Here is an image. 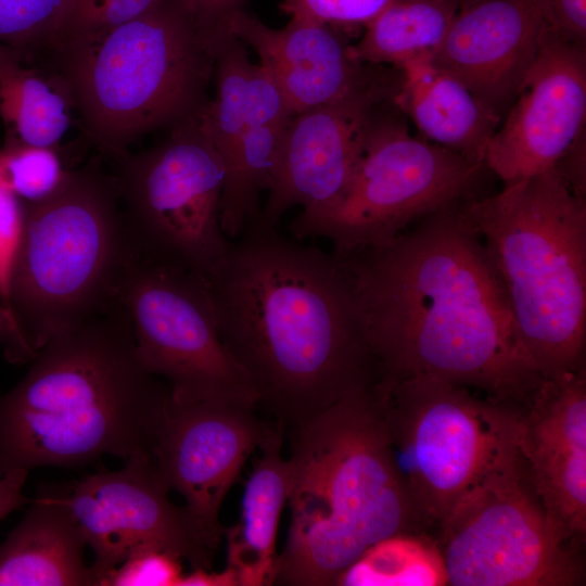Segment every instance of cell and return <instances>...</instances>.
Listing matches in <instances>:
<instances>
[{
  "mask_svg": "<svg viewBox=\"0 0 586 586\" xmlns=\"http://www.w3.org/2000/svg\"><path fill=\"white\" fill-rule=\"evenodd\" d=\"M462 201L388 242L333 254L381 379H437L524 405L545 379Z\"/></svg>",
  "mask_w": 586,
  "mask_h": 586,
  "instance_id": "6da1fadb",
  "label": "cell"
},
{
  "mask_svg": "<svg viewBox=\"0 0 586 586\" xmlns=\"http://www.w3.org/2000/svg\"><path fill=\"white\" fill-rule=\"evenodd\" d=\"M209 284L222 343L285 433L381 379L333 253L254 224Z\"/></svg>",
  "mask_w": 586,
  "mask_h": 586,
  "instance_id": "7a4b0ae2",
  "label": "cell"
},
{
  "mask_svg": "<svg viewBox=\"0 0 586 586\" xmlns=\"http://www.w3.org/2000/svg\"><path fill=\"white\" fill-rule=\"evenodd\" d=\"M0 396V472L153 457L170 387L138 356L115 297L53 336Z\"/></svg>",
  "mask_w": 586,
  "mask_h": 586,
  "instance_id": "3957f363",
  "label": "cell"
},
{
  "mask_svg": "<svg viewBox=\"0 0 586 586\" xmlns=\"http://www.w3.org/2000/svg\"><path fill=\"white\" fill-rule=\"evenodd\" d=\"M374 386L285 433L290 524L273 585H336L377 542L428 534L392 461Z\"/></svg>",
  "mask_w": 586,
  "mask_h": 586,
  "instance_id": "277c9868",
  "label": "cell"
},
{
  "mask_svg": "<svg viewBox=\"0 0 586 586\" xmlns=\"http://www.w3.org/2000/svg\"><path fill=\"white\" fill-rule=\"evenodd\" d=\"M463 214L499 276L522 344L544 379L585 368L586 202L557 166L469 196Z\"/></svg>",
  "mask_w": 586,
  "mask_h": 586,
  "instance_id": "5b68a950",
  "label": "cell"
},
{
  "mask_svg": "<svg viewBox=\"0 0 586 586\" xmlns=\"http://www.w3.org/2000/svg\"><path fill=\"white\" fill-rule=\"evenodd\" d=\"M219 44L173 0L103 33L55 48L82 129L116 158L137 139L196 114Z\"/></svg>",
  "mask_w": 586,
  "mask_h": 586,
  "instance_id": "8992f818",
  "label": "cell"
},
{
  "mask_svg": "<svg viewBox=\"0 0 586 586\" xmlns=\"http://www.w3.org/2000/svg\"><path fill=\"white\" fill-rule=\"evenodd\" d=\"M135 252L115 179L93 167L66 170L51 194L23 203L8 308L25 360L103 310Z\"/></svg>",
  "mask_w": 586,
  "mask_h": 586,
  "instance_id": "52a82bcc",
  "label": "cell"
},
{
  "mask_svg": "<svg viewBox=\"0 0 586 586\" xmlns=\"http://www.w3.org/2000/svg\"><path fill=\"white\" fill-rule=\"evenodd\" d=\"M388 450L416 515L438 530L455 505L519 438V404L431 378L374 386Z\"/></svg>",
  "mask_w": 586,
  "mask_h": 586,
  "instance_id": "ba28073f",
  "label": "cell"
},
{
  "mask_svg": "<svg viewBox=\"0 0 586 586\" xmlns=\"http://www.w3.org/2000/svg\"><path fill=\"white\" fill-rule=\"evenodd\" d=\"M437 531L448 585L574 586L584 581L581 549L550 523L518 442L469 488Z\"/></svg>",
  "mask_w": 586,
  "mask_h": 586,
  "instance_id": "9c48e42d",
  "label": "cell"
},
{
  "mask_svg": "<svg viewBox=\"0 0 586 586\" xmlns=\"http://www.w3.org/2000/svg\"><path fill=\"white\" fill-rule=\"evenodd\" d=\"M200 112L161 143L120 158L114 179L137 254L209 280L231 240L220 225L225 168Z\"/></svg>",
  "mask_w": 586,
  "mask_h": 586,
  "instance_id": "30bf717a",
  "label": "cell"
},
{
  "mask_svg": "<svg viewBox=\"0 0 586 586\" xmlns=\"http://www.w3.org/2000/svg\"><path fill=\"white\" fill-rule=\"evenodd\" d=\"M483 168L378 116L341 195L316 214H298L288 229L301 241L329 239L333 252L383 244L411 222L469 198Z\"/></svg>",
  "mask_w": 586,
  "mask_h": 586,
  "instance_id": "8fae6325",
  "label": "cell"
},
{
  "mask_svg": "<svg viewBox=\"0 0 586 586\" xmlns=\"http://www.w3.org/2000/svg\"><path fill=\"white\" fill-rule=\"evenodd\" d=\"M115 296L140 360L169 385L173 399L256 406L245 372L220 339L208 279L135 252Z\"/></svg>",
  "mask_w": 586,
  "mask_h": 586,
  "instance_id": "7c38bea8",
  "label": "cell"
},
{
  "mask_svg": "<svg viewBox=\"0 0 586 586\" xmlns=\"http://www.w3.org/2000/svg\"><path fill=\"white\" fill-rule=\"evenodd\" d=\"M153 457L128 458L124 468L91 474L61 493L94 561L92 585L143 548L168 551L192 568L212 569L215 552L204 543L187 509L168 499Z\"/></svg>",
  "mask_w": 586,
  "mask_h": 586,
  "instance_id": "4fadbf2b",
  "label": "cell"
},
{
  "mask_svg": "<svg viewBox=\"0 0 586 586\" xmlns=\"http://www.w3.org/2000/svg\"><path fill=\"white\" fill-rule=\"evenodd\" d=\"M272 424L251 404L180 402L170 395L153 461L168 489L184 498V508L214 552L224 537L222 501Z\"/></svg>",
  "mask_w": 586,
  "mask_h": 586,
  "instance_id": "5bb4252c",
  "label": "cell"
},
{
  "mask_svg": "<svg viewBox=\"0 0 586 586\" xmlns=\"http://www.w3.org/2000/svg\"><path fill=\"white\" fill-rule=\"evenodd\" d=\"M586 46L545 26L536 56L493 135L484 166L505 184L553 168L584 133Z\"/></svg>",
  "mask_w": 586,
  "mask_h": 586,
  "instance_id": "9a60e30c",
  "label": "cell"
},
{
  "mask_svg": "<svg viewBox=\"0 0 586 586\" xmlns=\"http://www.w3.org/2000/svg\"><path fill=\"white\" fill-rule=\"evenodd\" d=\"M390 91L382 81L295 114L284 131L268 198L255 224L278 228L293 206L301 205L300 214L307 216L331 205L345 189L378 117L375 110Z\"/></svg>",
  "mask_w": 586,
  "mask_h": 586,
  "instance_id": "2e32d148",
  "label": "cell"
},
{
  "mask_svg": "<svg viewBox=\"0 0 586 586\" xmlns=\"http://www.w3.org/2000/svg\"><path fill=\"white\" fill-rule=\"evenodd\" d=\"M518 445L550 523L581 549L586 532L585 368L542 382L521 406Z\"/></svg>",
  "mask_w": 586,
  "mask_h": 586,
  "instance_id": "e0dca14e",
  "label": "cell"
},
{
  "mask_svg": "<svg viewBox=\"0 0 586 586\" xmlns=\"http://www.w3.org/2000/svg\"><path fill=\"white\" fill-rule=\"evenodd\" d=\"M545 26L534 0H470L460 5L431 61L502 118Z\"/></svg>",
  "mask_w": 586,
  "mask_h": 586,
  "instance_id": "ac0fdd59",
  "label": "cell"
},
{
  "mask_svg": "<svg viewBox=\"0 0 586 586\" xmlns=\"http://www.w3.org/2000/svg\"><path fill=\"white\" fill-rule=\"evenodd\" d=\"M228 29L257 53L293 116L384 81L370 64L349 56V44L333 27L290 20L276 29L243 9L229 18Z\"/></svg>",
  "mask_w": 586,
  "mask_h": 586,
  "instance_id": "d6986e66",
  "label": "cell"
},
{
  "mask_svg": "<svg viewBox=\"0 0 586 586\" xmlns=\"http://www.w3.org/2000/svg\"><path fill=\"white\" fill-rule=\"evenodd\" d=\"M398 68L402 77L393 95L397 107L426 140L484 165L486 149L502 118L431 59Z\"/></svg>",
  "mask_w": 586,
  "mask_h": 586,
  "instance_id": "ffe728a7",
  "label": "cell"
},
{
  "mask_svg": "<svg viewBox=\"0 0 586 586\" xmlns=\"http://www.w3.org/2000/svg\"><path fill=\"white\" fill-rule=\"evenodd\" d=\"M86 546L61 493L40 495L0 545V586L92 585Z\"/></svg>",
  "mask_w": 586,
  "mask_h": 586,
  "instance_id": "44dd1931",
  "label": "cell"
},
{
  "mask_svg": "<svg viewBox=\"0 0 586 586\" xmlns=\"http://www.w3.org/2000/svg\"><path fill=\"white\" fill-rule=\"evenodd\" d=\"M284 428L275 422L245 483L240 517L224 530L227 568L239 586L273 585L280 517L288 502L289 463L282 456Z\"/></svg>",
  "mask_w": 586,
  "mask_h": 586,
  "instance_id": "7402d4cb",
  "label": "cell"
},
{
  "mask_svg": "<svg viewBox=\"0 0 586 586\" xmlns=\"http://www.w3.org/2000/svg\"><path fill=\"white\" fill-rule=\"evenodd\" d=\"M0 43V117L7 135L22 143L56 149L71 125L74 107L62 78L30 66Z\"/></svg>",
  "mask_w": 586,
  "mask_h": 586,
  "instance_id": "603a6c76",
  "label": "cell"
},
{
  "mask_svg": "<svg viewBox=\"0 0 586 586\" xmlns=\"http://www.w3.org/2000/svg\"><path fill=\"white\" fill-rule=\"evenodd\" d=\"M458 0H390L365 27L349 56L360 63L397 67L431 59L455 18Z\"/></svg>",
  "mask_w": 586,
  "mask_h": 586,
  "instance_id": "cb8c5ba5",
  "label": "cell"
},
{
  "mask_svg": "<svg viewBox=\"0 0 586 586\" xmlns=\"http://www.w3.org/2000/svg\"><path fill=\"white\" fill-rule=\"evenodd\" d=\"M336 585H448L437 539L426 533H397L369 547L337 578Z\"/></svg>",
  "mask_w": 586,
  "mask_h": 586,
  "instance_id": "d4e9b609",
  "label": "cell"
},
{
  "mask_svg": "<svg viewBox=\"0 0 586 586\" xmlns=\"http://www.w3.org/2000/svg\"><path fill=\"white\" fill-rule=\"evenodd\" d=\"M72 0H0V43L34 63L54 48Z\"/></svg>",
  "mask_w": 586,
  "mask_h": 586,
  "instance_id": "484cf974",
  "label": "cell"
},
{
  "mask_svg": "<svg viewBox=\"0 0 586 586\" xmlns=\"http://www.w3.org/2000/svg\"><path fill=\"white\" fill-rule=\"evenodd\" d=\"M0 167L9 186L23 203L47 198L56 189L66 171L56 149L25 144L8 135L0 151Z\"/></svg>",
  "mask_w": 586,
  "mask_h": 586,
  "instance_id": "4316f807",
  "label": "cell"
},
{
  "mask_svg": "<svg viewBox=\"0 0 586 586\" xmlns=\"http://www.w3.org/2000/svg\"><path fill=\"white\" fill-rule=\"evenodd\" d=\"M166 0H72L52 51L72 40L90 37L136 18Z\"/></svg>",
  "mask_w": 586,
  "mask_h": 586,
  "instance_id": "83f0119b",
  "label": "cell"
},
{
  "mask_svg": "<svg viewBox=\"0 0 586 586\" xmlns=\"http://www.w3.org/2000/svg\"><path fill=\"white\" fill-rule=\"evenodd\" d=\"M390 0H281L290 20L330 27L366 25Z\"/></svg>",
  "mask_w": 586,
  "mask_h": 586,
  "instance_id": "f1b7e54d",
  "label": "cell"
},
{
  "mask_svg": "<svg viewBox=\"0 0 586 586\" xmlns=\"http://www.w3.org/2000/svg\"><path fill=\"white\" fill-rule=\"evenodd\" d=\"M182 574L179 557L149 547L124 560L107 575L102 586H177Z\"/></svg>",
  "mask_w": 586,
  "mask_h": 586,
  "instance_id": "f546056e",
  "label": "cell"
},
{
  "mask_svg": "<svg viewBox=\"0 0 586 586\" xmlns=\"http://www.w3.org/2000/svg\"><path fill=\"white\" fill-rule=\"evenodd\" d=\"M249 124L286 123L291 114L281 91L259 64H251L246 80Z\"/></svg>",
  "mask_w": 586,
  "mask_h": 586,
  "instance_id": "4dcf8cb0",
  "label": "cell"
},
{
  "mask_svg": "<svg viewBox=\"0 0 586 586\" xmlns=\"http://www.w3.org/2000/svg\"><path fill=\"white\" fill-rule=\"evenodd\" d=\"M23 226V203L0 167V303L8 307L10 271Z\"/></svg>",
  "mask_w": 586,
  "mask_h": 586,
  "instance_id": "1f68e13d",
  "label": "cell"
},
{
  "mask_svg": "<svg viewBox=\"0 0 586 586\" xmlns=\"http://www.w3.org/2000/svg\"><path fill=\"white\" fill-rule=\"evenodd\" d=\"M546 24L564 38L586 46V0H534Z\"/></svg>",
  "mask_w": 586,
  "mask_h": 586,
  "instance_id": "d6a6232c",
  "label": "cell"
},
{
  "mask_svg": "<svg viewBox=\"0 0 586 586\" xmlns=\"http://www.w3.org/2000/svg\"><path fill=\"white\" fill-rule=\"evenodd\" d=\"M196 24L217 41L225 40L230 31L229 18L243 10L249 0H173Z\"/></svg>",
  "mask_w": 586,
  "mask_h": 586,
  "instance_id": "836d02e7",
  "label": "cell"
},
{
  "mask_svg": "<svg viewBox=\"0 0 586 586\" xmlns=\"http://www.w3.org/2000/svg\"><path fill=\"white\" fill-rule=\"evenodd\" d=\"M27 474L28 471L23 469L0 472V520L27 501L23 495Z\"/></svg>",
  "mask_w": 586,
  "mask_h": 586,
  "instance_id": "e575fe53",
  "label": "cell"
},
{
  "mask_svg": "<svg viewBox=\"0 0 586 586\" xmlns=\"http://www.w3.org/2000/svg\"><path fill=\"white\" fill-rule=\"evenodd\" d=\"M177 586H239V582L233 571L227 566L220 572L192 568L190 573L182 574Z\"/></svg>",
  "mask_w": 586,
  "mask_h": 586,
  "instance_id": "d590c367",
  "label": "cell"
},
{
  "mask_svg": "<svg viewBox=\"0 0 586 586\" xmlns=\"http://www.w3.org/2000/svg\"><path fill=\"white\" fill-rule=\"evenodd\" d=\"M0 339L12 362H26L17 328L10 309L0 303Z\"/></svg>",
  "mask_w": 586,
  "mask_h": 586,
  "instance_id": "8d00e7d4",
  "label": "cell"
},
{
  "mask_svg": "<svg viewBox=\"0 0 586 586\" xmlns=\"http://www.w3.org/2000/svg\"><path fill=\"white\" fill-rule=\"evenodd\" d=\"M458 1L460 2V4H463V3H466V2H468L470 0H458Z\"/></svg>",
  "mask_w": 586,
  "mask_h": 586,
  "instance_id": "74e56055",
  "label": "cell"
}]
</instances>
